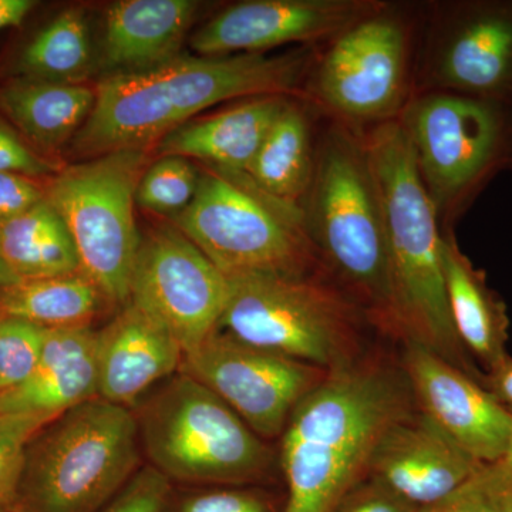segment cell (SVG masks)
Wrapping results in <instances>:
<instances>
[{
    "label": "cell",
    "instance_id": "6da1fadb",
    "mask_svg": "<svg viewBox=\"0 0 512 512\" xmlns=\"http://www.w3.org/2000/svg\"><path fill=\"white\" fill-rule=\"evenodd\" d=\"M404 372L353 362L328 372L293 410L282 434L284 512H335L365 480L384 431L413 412Z\"/></svg>",
    "mask_w": 512,
    "mask_h": 512
},
{
    "label": "cell",
    "instance_id": "7a4b0ae2",
    "mask_svg": "<svg viewBox=\"0 0 512 512\" xmlns=\"http://www.w3.org/2000/svg\"><path fill=\"white\" fill-rule=\"evenodd\" d=\"M296 56L262 53L178 56L146 72L107 76L89 119L73 138L74 156L94 158L147 148L212 106L237 97L285 96L301 77Z\"/></svg>",
    "mask_w": 512,
    "mask_h": 512
},
{
    "label": "cell",
    "instance_id": "3957f363",
    "mask_svg": "<svg viewBox=\"0 0 512 512\" xmlns=\"http://www.w3.org/2000/svg\"><path fill=\"white\" fill-rule=\"evenodd\" d=\"M363 146L386 228L393 329L404 340L426 346L483 383L484 376L458 340L451 320L437 205L421 178L406 127L386 121Z\"/></svg>",
    "mask_w": 512,
    "mask_h": 512
},
{
    "label": "cell",
    "instance_id": "277c9868",
    "mask_svg": "<svg viewBox=\"0 0 512 512\" xmlns=\"http://www.w3.org/2000/svg\"><path fill=\"white\" fill-rule=\"evenodd\" d=\"M131 409L96 396L37 431L10 512H99L138 471Z\"/></svg>",
    "mask_w": 512,
    "mask_h": 512
},
{
    "label": "cell",
    "instance_id": "5b68a950",
    "mask_svg": "<svg viewBox=\"0 0 512 512\" xmlns=\"http://www.w3.org/2000/svg\"><path fill=\"white\" fill-rule=\"evenodd\" d=\"M306 198L303 224L313 248L356 298L393 329L386 228L365 146L343 131L330 134Z\"/></svg>",
    "mask_w": 512,
    "mask_h": 512
},
{
    "label": "cell",
    "instance_id": "8992f818",
    "mask_svg": "<svg viewBox=\"0 0 512 512\" xmlns=\"http://www.w3.org/2000/svg\"><path fill=\"white\" fill-rule=\"evenodd\" d=\"M138 434L150 466L170 481L242 485L264 476L271 451L224 400L178 373L141 400Z\"/></svg>",
    "mask_w": 512,
    "mask_h": 512
},
{
    "label": "cell",
    "instance_id": "52a82bcc",
    "mask_svg": "<svg viewBox=\"0 0 512 512\" xmlns=\"http://www.w3.org/2000/svg\"><path fill=\"white\" fill-rule=\"evenodd\" d=\"M174 221L227 278L303 276L313 261L301 208L269 197L245 174L205 171Z\"/></svg>",
    "mask_w": 512,
    "mask_h": 512
},
{
    "label": "cell",
    "instance_id": "ba28073f",
    "mask_svg": "<svg viewBox=\"0 0 512 512\" xmlns=\"http://www.w3.org/2000/svg\"><path fill=\"white\" fill-rule=\"evenodd\" d=\"M146 168L147 148L119 150L67 165L46 183V200L69 229L80 272L121 308L141 244L134 205Z\"/></svg>",
    "mask_w": 512,
    "mask_h": 512
},
{
    "label": "cell",
    "instance_id": "9c48e42d",
    "mask_svg": "<svg viewBox=\"0 0 512 512\" xmlns=\"http://www.w3.org/2000/svg\"><path fill=\"white\" fill-rule=\"evenodd\" d=\"M227 279L222 332L326 372L353 362V313L338 293L306 275Z\"/></svg>",
    "mask_w": 512,
    "mask_h": 512
},
{
    "label": "cell",
    "instance_id": "30bf717a",
    "mask_svg": "<svg viewBox=\"0 0 512 512\" xmlns=\"http://www.w3.org/2000/svg\"><path fill=\"white\" fill-rule=\"evenodd\" d=\"M421 178L437 207L457 204L512 161V119L505 101L467 94L420 100L404 121Z\"/></svg>",
    "mask_w": 512,
    "mask_h": 512
},
{
    "label": "cell",
    "instance_id": "8fae6325",
    "mask_svg": "<svg viewBox=\"0 0 512 512\" xmlns=\"http://www.w3.org/2000/svg\"><path fill=\"white\" fill-rule=\"evenodd\" d=\"M180 372L217 394L262 440L282 436L296 406L328 375L220 329L184 353Z\"/></svg>",
    "mask_w": 512,
    "mask_h": 512
},
{
    "label": "cell",
    "instance_id": "7c38bea8",
    "mask_svg": "<svg viewBox=\"0 0 512 512\" xmlns=\"http://www.w3.org/2000/svg\"><path fill=\"white\" fill-rule=\"evenodd\" d=\"M228 279L175 227L141 238L128 303L177 339L184 353L197 348L220 326Z\"/></svg>",
    "mask_w": 512,
    "mask_h": 512
},
{
    "label": "cell",
    "instance_id": "4fadbf2b",
    "mask_svg": "<svg viewBox=\"0 0 512 512\" xmlns=\"http://www.w3.org/2000/svg\"><path fill=\"white\" fill-rule=\"evenodd\" d=\"M403 372L420 413L480 463L503 460L512 413L483 383L413 340H406Z\"/></svg>",
    "mask_w": 512,
    "mask_h": 512
},
{
    "label": "cell",
    "instance_id": "5bb4252c",
    "mask_svg": "<svg viewBox=\"0 0 512 512\" xmlns=\"http://www.w3.org/2000/svg\"><path fill=\"white\" fill-rule=\"evenodd\" d=\"M406 37L396 20L369 16L346 29L323 59L320 99L350 119H383L402 99Z\"/></svg>",
    "mask_w": 512,
    "mask_h": 512
},
{
    "label": "cell",
    "instance_id": "9a60e30c",
    "mask_svg": "<svg viewBox=\"0 0 512 512\" xmlns=\"http://www.w3.org/2000/svg\"><path fill=\"white\" fill-rule=\"evenodd\" d=\"M376 9L375 3L357 0H252L215 16L195 33L191 46L202 57L259 53L343 33Z\"/></svg>",
    "mask_w": 512,
    "mask_h": 512
},
{
    "label": "cell",
    "instance_id": "2e32d148",
    "mask_svg": "<svg viewBox=\"0 0 512 512\" xmlns=\"http://www.w3.org/2000/svg\"><path fill=\"white\" fill-rule=\"evenodd\" d=\"M481 466L423 413L410 412L384 431L367 476L420 508L456 490Z\"/></svg>",
    "mask_w": 512,
    "mask_h": 512
},
{
    "label": "cell",
    "instance_id": "e0dca14e",
    "mask_svg": "<svg viewBox=\"0 0 512 512\" xmlns=\"http://www.w3.org/2000/svg\"><path fill=\"white\" fill-rule=\"evenodd\" d=\"M184 350L157 320L127 303L97 330V396L131 409L161 380L180 372Z\"/></svg>",
    "mask_w": 512,
    "mask_h": 512
},
{
    "label": "cell",
    "instance_id": "ac0fdd59",
    "mask_svg": "<svg viewBox=\"0 0 512 512\" xmlns=\"http://www.w3.org/2000/svg\"><path fill=\"white\" fill-rule=\"evenodd\" d=\"M440 79L457 93L512 96V3H480L461 13L440 56Z\"/></svg>",
    "mask_w": 512,
    "mask_h": 512
},
{
    "label": "cell",
    "instance_id": "d6986e66",
    "mask_svg": "<svg viewBox=\"0 0 512 512\" xmlns=\"http://www.w3.org/2000/svg\"><path fill=\"white\" fill-rule=\"evenodd\" d=\"M97 330L46 329L42 355L25 383L0 394V414L57 416L97 396Z\"/></svg>",
    "mask_w": 512,
    "mask_h": 512
},
{
    "label": "cell",
    "instance_id": "ffe728a7",
    "mask_svg": "<svg viewBox=\"0 0 512 512\" xmlns=\"http://www.w3.org/2000/svg\"><path fill=\"white\" fill-rule=\"evenodd\" d=\"M198 3L191 0H123L106 16L100 64L109 72H146L177 59Z\"/></svg>",
    "mask_w": 512,
    "mask_h": 512
},
{
    "label": "cell",
    "instance_id": "44dd1931",
    "mask_svg": "<svg viewBox=\"0 0 512 512\" xmlns=\"http://www.w3.org/2000/svg\"><path fill=\"white\" fill-rule=\"evenodd\" d=\"M285 96H259L198 121L160 141L163 156L195 158L225 174H247L266 134L285 109Z\"/></svg>",
    "mask_w": 512,
    "mask_h": 512
},
{
    "label": "cell",
    "instance_id": "7402d4cb",
    "mask_svg": "<svg viewBox=\"0 0 512 512\" xmlns=\"http://www.w3.org/2000/svg\"><path fill=\"white\" fill-rule=\"evenodd\" d=\"M96 103V89L0 77V114L45 157L62 150L84 126Z\"/></svg>",
    "mask_w": 512,
    "mask_h": 512
},
{
    "label": "cell",
    "instance_id": "603a6c76",
    "mask_svg": "<svg viewBox=\"0 0 512 512\" xmlns=\"http://www.w3.org/2000/svg\"><path fill=\"white\" fill-rule=\"evenodd\" d=\"M444 279L454 329L468 356L491 373L508 359V320L505 303L471 264L453 238L443 237Z\"/></svg>",
    "mask_w": 512,
    "mask_h": 512
},
{
    "label": "cell",
    "instance_id": "cb8c5ba5",
    "mask_svg": "<svg viewBox=\"0 0 512 512\" xmlns=\"http://www.w3.org/2000/svg\"><path fill=\"white\" fill-rule=\"evenodd\" d=\"M94 67L89 25L82 9L69 8L26 37L0 77L84 84Z\"/></svg>",
    "mask_w": 512,
    "mask_h": 512
},
{
    "label": "cell",
    "instance_id": "d4e9b609",
    "mask_svg": "<svg viewBox=\"0 0 512 512\" xmlns=\"http://www.w3.org/2000/svg\"><path fill=\"white\" fill-rule=\"evenodd\" d=\"M0 254L19 281L80 272L69 229L47 200L0 225Z\"/></svg>",
    "mask_w": 512,
    "mask_h": 512
},
{
    "label": "cell",
    "instance_id": "484cf974",
    "mask_svg": "<svg viewBox=\"0 0 512 512\" xmlns=\"http://www.w3.org/2000/svg\"><path fill=\"white\" fill-rule=\"evenodd\" d=\"M313 171L308 121L288 101L245 175L269 197L298 207L311 188Z\"/></svg>",
    "mask_w": 512,
    "mask_h": 512
},
{
    "label": "cell",
    "instance_id": "4316f807",
    "mask_svg": "<svg viewBox=\"0 0 512 512\" xmlns=\"http://www.w3.org/2000/svg\"><path fill=\"white\" fill-rule=\"evenodd\" d=\"M109 303L82 272L20 281L0 289V315L15 316L43 329L92 326Z\"/></svg>",
    "mask_w": 512,
    "mask_h": 512
},
{
    "label": "cell",
    "instance_id": "83f0119b",
    "mask_svg": "<svg viewBox=\"0 0 512 512\" xmlns=\"http://www.w3.org/2000/svg\"><path fill=\"white\" fill-rule=\"evenodd\" d=\"M200 177L187 158L163 156L141 175L136 204L156 214L177 217L194 200Z\"/></svg>",
    "mask_w": 512,
    "mask_h": 512
},
{
    "label": "cell",
    "instance_id": "f1b7e54d",
    "mask_svg": "<svg viewBox=\"0 0 512 512\" xmlns=\"http://www.w3.org/2000/svg\"><path fill=\"white\" fill-rule=\"evenodd\" d=\"M416 512H512V471L503 461L483 464L456 490Z\"/></svg>",
    "mask_w": 512,
    "mask_h": 512
},
{
    "label": "cell",
    "instance_id": "f546056e",
    "mask_svg": "<svg viewBox=\"0 0 512 512\" xmlns=\"http://www.w3.org/2000/svg\"><path fill=\"white\" fill-rule=\"evenodd\" d=\"M46 329L15 316L0 315V394L15 389L35 372Z\"/></svg>",
    "mask_w": 512,
    "mask_h": 512
},
{
    "label": "cell",
    "instance_id": "4dcf8cb0",
    "mask_svg": "<svg viewBox=\"0 0 512 512\" xmlns=\"http://www.w3.org/2000/svg\"><path fill=\"white\" fill-rule=\"evenodd\" d=\"M49 421L52 420L30 414H0V510L12 507L22 476L26 447Z\"/></svg>",
    "mask_w": 512,
    "mask_h": 512
},
{
    "label": "cell",
    "instance_id": "1f68e13d",
    "mask_svg": "<svg viewBox=\"0 0 512 512\" xmlns=\"http://www.w3.org/2000/svg\"><path fill=\"white\" fill-rule=\"evenodd\" d=\"M163 512H274L261 491L217 487L170 495Z\"/></svg>",
    "mask_w": 512,
    "mask_h": 512
},
{
    "label": "cell",
    "instance_id": "d6a6232c",
    "mask_svg": "<svg viewBox=\"0 0 512 512\" xmlns=\"http://www.w3.org/2000/svg\"><path fill=\"white\" fill-rule=\"evenodd\" d=\"M62 167L30 146L12 124L0 114V173L28 175L47 181Z\"/></svg>",
    "mask_w": 512,
    "mask_h": 512
},
{
    "label": "cell",
    "instance_id": "836d02e7",
    "mask_svg": "<svg viewBox=\"0 0 512 512\" xmlns=\"http://www.w3.org/2000/svg\"><path fill=\"white\" fill-rule=\"evenodd\" d=\"M170 495L171 481L156 468L146 466L99 512H163Z\"/></svg>",
    "mask_w": 512,
    "mask_h": 512
},
{
    "label": "cell",
    "instance_id": "e575fe53",
    "mask_svg": "<svg viewBox=\"0 0 512 512\" xmlns=\"http://www.w3.org/2000/svg\"><path fill=\"white\" fill-rule=\"evenodd\" d=\"M47 181L28 175L0 173V225L15 220L45 201Z\"/></svg>",
    "mask_w": 512,
    "mask_h": 512
},
{
    "label": "cell",
    "instance_id": "d590c367",
    "mask_svg": "<svg viewBox=\"0 0 512 512\" xmlns=\"http://www.w3.org/2000/svg\"><path fill=\"white\" fill-rule=\"evenodd\" d=\"M414 505L367 476L353 488L335 512H416Z\"/></svg>",
    "mask_w": 512,
    "mask_h": 512
},
{
    "label": "cell",
    "instance_id": "8d00e7d4",
    "mask_svg": "<svg viewBox=\"0 0 512 512\" xmlns=\"http://www.w3.org/2000/svg\"><path fill=\"white\" fill-rule=\"evenodd\" d=\"M483 384L501 406L512 413V357L508 356L503 365L485 375Z\"/></svg>",
    "mask_w": 512,
    "mask_h": 512
},
{
    "label": "cell",
    "instance_id": "74e56055",
    "mask_svg": "<svg viewBox=\"0 0 512 512\" xmlns=\"http://www.w3.org/2000/svg\"><path fill=\"white\" fill-rule=\"evenodd\" d=\"M39 2L35 0H0V32L20 28L32 15Z\"/></svg>",
    "mask_w": 512,
    "mask_h": 512
},
{
    "label": "cell",
    "instance_id": "f35d334b",
    "mask_svg": "<svg viewBox=\"0 0 512 512\" xmlns=\"http://www.w3.org/2000/svg\"><path fill=\"white\" fill-rule=\"evenodd\" d=\"M18 282H20L19 279L10 271L9 266L6 265L5 259H3L2 254H0V289L8 288V286L18 284Z\"/></svg>",
    "mask_w": 512,
    "mask_h": 512
},
{
    "label": "cell",
    "instance_id": "ab89813d",
    "mask_svg": "<svg viewBox=\"0 0 512 512\" xmlns=\"http://www.w3.org/2000/svg\"><path fill=\"white\" fill-rule=\"evenodd\" d=\"M501 461H503L505 466L510 468V470L512 471V433H511L510 441H508L507 451H505L503 460H501Z\"/></svg>",
    "mask_w": 512,
    "mask_h": 512
},
{
    "label": "cell",
    "instance_id": "60d3db41",
    "mask_svg": "<svg viewBox=\"0 0 512 512\" xmlns=\"http://www.w3.org/2000/svg\"><path fill=\"white\" fill-rule=\"evenodd\" d=\"M0 512H10L9 510H0Z\"/></svg>",
    "mask_w": 512,
    "mask_h": 512
},
{
    "label": "cell",
    "instance_id": "b9f144b4",
    "mask_svg": "<svg viewBox=\"0 0 512 512\" xmlns=\"http://www.w3.org/2000/svg\"><path fill=\"white\" fill-rule=\"evenodd\" d=\"M510 165H512V161H511V164H510Z\"/></svg>",
    "mask_w": 512,
    "mask_h": 512
}]
</instances>
